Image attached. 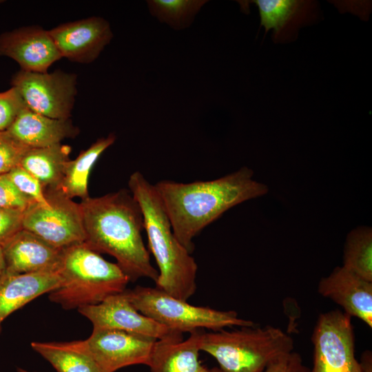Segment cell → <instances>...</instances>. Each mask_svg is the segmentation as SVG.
Instances as JSON below:
<instances>
[{"label": "cell", "instance_id": "cell-1", "mask_svg": "<svg viewBox=\"0 0 372 372\" xmlns=\"http://www.w3.org/2000/svg\"><path fill=\"white\" fill-rule=\"evenodd\" d=\"M154 187L175 236L190 254L194 238L207 225L231 207L268 192L246 167L214 180L187 183L163 180Z\"/></svg>", "mask_w": 372, "mask_h": 372}, {"label": "cell", "instance_id": "cell-2", "mask_svg": "<svg viewBox=\"0 0 372 372\" xmlns=\"http://www.w3.org/2000/svg\"><path fill=\"white\" fill-rule=\"evenodd\" d=\"M128 191L121 189L81 200L84 243L99 254L113 256L130 282L142 278L156 282L158 270L152 265L142 237L143 214Z\"/></svg>", "mask_w": 372, "mask_h": 372}, {"label": "cell", "instance_id": "cell-3", "mask_svg": "<svg viewBox=\"0 0 372 372\" xmlns=\"http://www.w3.org/2000/svg\"><path fill=\"white\" fill-rule=\"evenodd\" d=\"M128 186L141 208L148 250L158 266L155 287L187 301L196 290L197 263L175 236L154 185L136 171L130 176Z\"/></svg>", "mask_w": 372, "mask_h": 372}, {"label": "cell", "instance_id": "cell-4", "mask_svg": "<svg viewBox=\"0 0 372 372\" xmlns=\"http://www.w3.org/2000/svg\"><path fill=\"white\" fill-rule=\"evenodd\" d=\"M61 282L49 294L64 309L98 304L127 289L130 280L116 263L104 259L84 242L63 249Z\"/></svg>", "mask_w": 372, "mask_h": 372}, {"label": "cell", "instance_id": "cell-5", "mask_svg": "<svg viewBox=\"0 0 372 372\" xmlns=\"http://www.w3.org/2000/svg\"><path fill=\"white\" fill-rule=\"evenodd\" d=\"M200 351L211 355L223 372H263L279 357L293 351V338L282 329L260 328L198 331Z\"/></svg>", "mask_w": 372, "mask_h": 372}, {"label": "cell", "instance_id": "cell-6", "mask_svg": "<svg viewBox=\"0 0 372 372\" xmlns=\"http://www.w3.org/2000/svg\"><path fill=\"white\" fill-rule=\"evenodd\" d=\"M124 293L132 305L145 316L174 331L192 333L212 331L237 326L254 327V322L242 319L234 311H220L195 306L157 289L138 285Z\"/></svg>", "mask_w": 372, "mask_h": 372}, {"label": "cell", "instance_id": "cell-7", "mask_svg": "<svg viewBox=\"0 0 372 372\" xmlns=\"http://www.w3.org/2000/svg\"><path fill=\"white\" fill-rule=\"evenodd\" d=\"M44 192L50 206L30 204L23 211V228L60 249L84 242L85 233L79 203L57 189Z\"/></svg>", "mask_w": 372, "mask_h": 372}, {"label": "cell", "instance_id": "cell-8", "mask_svg": "<svg viewBox=\"0 0 372 372\" xmlns=\"http://www.w3.org/2000/svg\"><path fill=\"white\" fill-rule=\"evenodd\" d=\"M354 341L350 316L340 310L321 313L312 334L313 362L310 372H361Z\"/></svg>", "mask_w": 372, "mask_h": 372}, {"label": "cell", "instance_id": "cell-9", "mask_svg": "<svg viewBox=\"0 0 372 372\" xmlns=\"http://www.w3.org/2000/svg\"><path fill=\"white\" fill-rule=\"evenodd\" d=\"M11 84L34 112L55 119L70 118L76 94V74L20 70L13 75Z\"/></svg>", "mask_w": 372, "mask_h": 372}, {"label": "cell", "instance_id": "cell-10", "mask_svg": "<svg viewBox=\"0 0 372 372\" xmlns=\"http://www.w3.org/2000/svg\"><path fill=\"white\" fill-rule=\"evenodd\" d=\"M124 291L110 296L98 304L81 307L78 311L92 322L93 330H117L156 340L183 339V333L169 329L138 311Z\"/></svg>", "mask_w": 372, "mask_h": 372}, {"label": "cell", "instance_id": "cell-11", "mask_svg": "<svg viewBox=\"0 0 372 372\" xmlns=\"http://www.w3.org/2000/svg\"><path fill=\"white\" fill-rule=\"evenodd\" d=\"M156 340L125 331L93 330L85 340L103 372H116L128 366L147 365Z\"/></svg>", "mask_w": 372, "mask_h": 372}, {"label": "cell", "instance_id": "cell-12", "mask_svg": "<svg viewBox=\"0 0 372 372\" xmlns=\"http://www.w3.org/2000/svg\"><path fill=\"white\" fill-rule=\"evenodd\" d=\"M48 32L61 57L80 63L94 61L113 37L109 23L98 17L63 23Z\"/></svg>", "mask_w": 372, "mask_h": 372}, {"label": "cell", "instance_id": "cell-13", "mask_svg": "<svg viewBox=\"0 0 372 372\" xmlns=\"http://www.w3.org/2000/svg\"><path fill=\"white\" fill-rule=\"evenodd\" d=\"M0 56L14 59L21 70L41 73L62 58L48 30L35 25L1 33Z\"/></svg>", "mask_w": 372, "mask_h": 372}, {"label": "cell", "instance_id": "cell-14", "mask_svg": "<svg viewBox=\"0 0 372 372\" xmlns=\"http://www.w3.org/2000/svg\"><path fill=\"white\" fill-rule=\"evenodd\" d=\"M1 247L6 273L59 271L63 249L53 247L23 228Z\"/></svg>", "mask_w": 372, "mask_h": 372}, {"label": "cell", "instance_id": "cell-15", "mask_svg": "<svg viewBox=\"0 0 372 372\" xmlns=\"http://www.w3.org/2000/svg\"><path fill=\"white\" fill-rule=\"evenodd\" d=\"M318 291L342 307L347 315L372 327V282L338 267L320 280Z\"/></svg>", "mask_w": 372, "mask_h": 372}, {"label": "cell", "instance_id": "cell-16", "mask_svg": "<svg viewBox=\"0 0 372 372\" xmlns=\"http://www.w3.org/2000/svg\"><path fill=\"white\" fill-rule=\"evenodd\" d=\"M260 26L267 33L273 30L275 42H288L297 36L299 29L318 19L317 3L299 0H255Z\"/></svg>", "mask_w": 372, "mask_h": 372}, {"label": "cell", "instance_id": "cell-17", "mask_svg": "<svg viewBox=\"0 0 372 372\" xmlns=\"http://www.w3.org/2000/svg\"><path fill=\"white\" fill-rule=\"evenodd\" d=\"M19 142L29 148L44 147L74 138L79 130L71 120L47 117L30 109L25 104L7 130Z\"/></svg>", "mask_w": 372, "mask_h": 372}, {"label": "cell", "instance_id": "cell-18", "mask_svg": "<svg viewBox=\"0 0 372 372\" xmlns=\"http://www.w3.org/2000/svg\"><path fill=\"white\" fill-rule=\"evenodd\" d=\"M61 282L59 271L4 273L0 278V326L12 312L39 296L57 289Z\"/></svg>", "mask_w": 372, "mask_h": 372}, {"label": "cell", "instance_id": "cell-19", "mask_svg": "<svg viewBox=\"0 0 372 372\" xmlns=\"http://www.w3.org/2000/svg\"><path fill=\"white\" fill-rule=\"evenodd\" d=\"M198 331L186 340H156L147 365L151 372H206L199 360Z\"/></svg>", "mask_w": 372, "mask_h": 372}, {"label": "cell", "instance_id": "cell-20", "mask_svg": "<svg viewBox=\"0 0 372 372\" xmlns=\"http://www.w3.org/2000/svg\"><path fill=\"white\" fill-rule=\"evenodd\" d=\"M31 347L57 372H103L90 353L85 340L32 342Z\"/></svg>", "mask_w": 372, "mask_h": 372}, {"label": "cell", "instance_id": "cell-21", "mask_svg": "<svg viewBox=\"0 0 372 372\" xmlns=\"http://www.w3.org/2000/svg\"><path fill=\"white\" fill-rule=\"evenodd\" d=\"M70 152V146L61 143L29 148L19 165L33 175L44 190L57 189Z\"/></svg>", "mask_w": 372, "mask_h": 372}, {"label": "cell", "instance_id": "cell-22", "mask_svg": "<svg viewBox=\"0 0 372 372\" xmlns=\"http://www.w3.org/2000/svg\"><path fill=\"white\" fill-rule=\"evenodd\" d=\"M115 141L116 136L113 133L100 138L74 160L68 161L57 190L70 199L78 197L82 200L88 198L87 185L91 169L99 156Z\"/></svg>", "mask_w": 372, "mask_h": 372}, {"label": "cell", "instance_id": "cell-23", "mask_svg": "<svg viewBox=\"0 0 372 372\" xmlns=\"http://www.w3.org/2000/svg\"><path fill=\"white\" fill-rule=\"evenodd\" d=\"M342 267L372 282V230L360 227L347 236Z\"/></svg>", "mask_w": 372, "mask_h": 372}, {"label": "cell", "instance_id": "cell-24", "mask_svg": "<svg viewBox=\"0 0 372 372\" xmlns=\"http://www.w3.org/2000/svg\"><path fill=\"white\" fill-rule=\"evenodd\" d=\"M207 1L151 0L147 1L152 15L176 29L187 27Z\"/></svg>", "mask_w": 372, "mask_h": 372}, {"label": "cell", "instance_id": "cell-25", "mask_svg": "<svg viewBox=\"0 0 372 372\" xmlns=\"http://www.w3.org/2000/svg\"><path fill=\"white\" fill-rule=\"evenodd\" d=\"M16 187L36 203L48 207L44 189L40 182L30 173L17 165L7 173Z\"/></svg>", "mask_w": 372, "mask_h": 372}, {"label": "cell", "instance_id": "cell-26", "mask_svg": "<svg viewBox=\"0 0 372 372\" xmlns=\"http://www.w3.org/2000/svg\"><path fill=\"white\" fill-rule=\"evenodd\" d=\"M29 147L25 146L8 131H0V174L8 173L19 165Z\"/></svg>", "mask_w": 372, "mask_h": 372}, {"label": "cell", "instance_id": "cell-27", "mask_svg": "<svg viewBox=\"0 0 372 372\" xmlns=\"http://www.w3.org/2000/svg\"><path fill=\"white\" fill-rule=\"evenodd\" d=\"M25 105L17 90L0 92V131H7Z\"/></svg>", "mask_w": 372, "mask_h": 372}, {"label": "cell", "instance_id": "cell-28", "mask_svg": "<svg viewBox=\"0 0 372 372\" xmlns=\"http://www.w3.org/2000/svg\"><path fill=\"white\" fill-rule=\"evenodd\" d=\"M32 203L35 202L16 187L7 173L0 174V208L24 211Z\"/></svg>", "mask_w": 372, "mask_h": 372}, {"label": "cell", "instance_id": "cell-29", "mask_svg": "<svg viewBox=\"0 0 372 372\" xmlns=\"http://www.w3.org/2000/svg\"><path fill=\"white\" fill-rule=\"evenodd\" d=\"M23 211L17 209L0 208V245L23 228Z\"/></svg>", "mask_w": 372, "mask_h": 372}, {"label": "cell", "instance_id": "cell-30", "mask_svg": "<svg viewBox=\"0 0 372 372\" xmlns=\"http://www.w3.org/2000/svg\"><path fill=\"white\" fill-rule=\"evenodd\" d=\"M263 372H310L300 355L291 351L270 363Z\"/></svg>", "mask_w": 372, "mask_h": 372}, {"label": "cell", "instance_id": "cell-31", "mask_svg": "<svg viewBox=\"0 0 372 372\" xmlns=\"http://www.w3.org/2000/svg\"><path fill=\"white\" fill-rule=\"evenodd\" d=\"M360 366L361 372H372V353L371 351H365L362 353Z\"/></svg>", "mask_w": 372, "mask_h": 372}, {"label": "cell", "instance_id": "cell-32", "mask_svg": "<svg viewBox=\"0 0 372 372\" xmlns=\"http://www.w3.org/2000/svg\"><path fill=\"white\" fill-rule=\"evenodd\" d=\"M5 269H6L5 261H4V258H3V256L2 253L1 247L0 245V278L4 273Z\"/></svg>", "mask_w": 372, "mask_h": 372}, {"label": "cell", "instance_id": "cell-33", "mask_svg": "<svg viewBox=\"0 0 372 372\" xmlns=\"http://www.w3.org/2000/svg\"><path fill=\"white\" fill-rule=\"evenodd\" d=\"M206 372H223L219 367H213L207 369Z\"/></svg>", "mask_w": 372, "mask_h": 372}, {"label": "cell", "instance_id": "cell-34", "mask_svg": "<svg viewBox=\"0 0 372 372\" xmlns=\"http://www.w3.org/2000/svg\"><path fill=\"white\" fill-rule=\"evenodd\" d=\"M18 372H37V371H26V370H25V369L19 368V369H18Z\"/></svg>", "mask_w": 372, "mask_h": 372}]
</instances>
